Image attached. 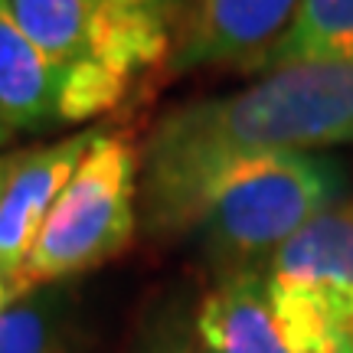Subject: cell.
I'll return each mask as SVG.
<instances>
[{
  "label": "cell",
  "instance_id": "obj_11",
  "mask_svg": "<svg viewBox=\"0 0 353 353\" xmlns=\"http://www.w3.org/2000/svg\"><path fill=\"white\" fill-rule=\"evenodd\" d=\"M0 353H72L69 327L52 298H17L0 311Z\"/></svg>",
  "mask_w": 353,
  "mask_h": 353
},
{
  "label": "cell",
  "instance_id": "obj_6",
  "mask_svg": "<svg viewBox=\"0 0 353 353\" xmlns=\"http://www.w3.org/2000/svg\"><path fill=\"white\" fill-rule=\"evenodd\" d=\"M301 0H190L170 65L176 72L226 63H259L291 30Z\"/></svg>",
  "mask_w": 353,
  "mask_h": 353
},
{
  "label": "cell",
  "instance_id": "obj_7",
  "mask_svg": "<svg viewBox=\"0 0 353 353\" xmlns=\"http://www.w3.org/2000/svg\"><path fill=\"white\" fill-rule=\"evenodd\" d=\"M95 138L99 131H79L50 148L17 157V167L0 193V272L7 285L26 262L50 210L56 206L59 193L72 180Z\"/></svg>",
  "mask_w": 353,
  "mask_h": 353
},
{
  "label": "cell",
  "instance_id": "obj_14",
  "mask_svg": "<svg viewBox=\"0 0 353 353\" xmlns=\"http://www.w3.org/2000/svg\"><path fill=\"white\" fill-rule=\"evenodd\" d=\"M13 138V131L10 128H7V121H3V118H0V148H3V144H7V141Z\"/></svg>",
  "mask_w": 353,
  "mask_h": 353
},
{
  "label": "cell",
  "instance_id": "obj_5",
  "mask_svg": "<svg viewBox=\"0 0 353 353\" xmlns=\"http://www.w3.org/2000/svg\"><path fill=\"white\" fill-rule=\"evenodd\" d=\"M265 294L291 353H353V203L317 216L268 259Z\"/></svg>",
  "mask_w": 353,
  "mask_h": 353
},
{
  "label": "cell",
  "instance_id": "obj_2",
  "mask_svg": "<svg viewBox=\"0 0 353 353\" xmlns=\"http://www.w3.org/2000/svg\"><path fill=\"white\" fill-rule=\"evenodd\" d=\"M59 76V121L112 112L134 79L170 56L183 0H10Z\"/></svg>",
  "mask_w": 353,
  "mask_h": 353
},
{
  "label": "cell",
  "instance_id": "obj_12",
  "mask_svg": "<svg viewBox=\"0 0 353 353\" xmlns=\"http://www.w3.org/2000/svg\"><path fill=\"white\" fill-rule=\"evenodd\" d=\"M17 157H20V154H0V193H3L7 180H10V174H13V167H17Z\"/></svg>",
  "mask_w": 353,
  "mask_h": 353
},
{
  "label": "cell",
  "instance_id": "obj_15",
  "mask_svg": "<svg viewBox=\"0 0 353 353\" xmlns=\"http://www.w3.org/2000/svg\"><path fill=\"white\" fill-rule=\"evenodd\" d=\"M164 353H200V350H193V347H187V343H174V347L164 350Z\"/></svg>",
  "mask_w": 353,
  "mask_h": 353
},
{
  "label": "cell",
  "instance_id": "obj_3",
  "mask_svg": "<svg viewBox=\"0 0 353 353\" xmlns=\"http://www.w3.org/2000/svg\"><path fill=\"white\" fill-rule=\"evenodd\" d=\"M343 164L317 151L249 154L226 164L193 203L190 226L226 268L272 259L317 216L341 206Z\"/></svg>",
  "mask_w": 353,
  "mask_h": 353
},
{
  "label": "cell",
  "instance_id": "obj_4",
  "mask_svg": "<svg viewBox=\"0 0 353 353\" xmlns=\"http://www.w3.org/2000/svg\"><path fill=\"white\" fill-rule=\"evenodd\" d=\"M138 148L128 134H101L59 193L7 298H26L59 278L82 275L128 249L138 226Z\"/></svg>",
  "mask_w": 353,
  "mask_h": 353
},
{
  "label": "cell",
  "instance_id": "obj_10",
  "mask_svg": "<svg viewBox=\"0 0 353 353\" xmlns=\"http://www.w3.org/2000/svg\"><path fill=\"white\" fill-rule=\"evenodd\" d=\"M353 56V0H301L298 17L265 69Z\"/></svg>",
  "mask_w": 353,
  "mask_h": 353
},
{
  "label": "cell",
  "instance_id": "obj_1",
  "mask_svg": "<svg viewBox=\"0 0 353 353\" xmlns=\"http://www.w3.org/2000/svg\"><path fill=\"white\" fill-rule=\"evenodd\" d=\"M353 141V56L291 63L232 95L170 112L144 148L141 190L151 223L187 229L219 170L249 154L317 151Z\"/></svg>",
  "mask_w": 353,
  "mask_h": 353
},
{
  "label": "cell",
  "instance_id": "obj_9",
  "mask_svg": "<svg viewBox=\"0 0 353 353\" xmlns=\"http://www.w3.org/2000/svg\"><path fill=\"white\" fill-rule=\"evenodd\" d=\"M200 341L206 353H291L265 294V278L236 272L200 304Z\"/></svg>",
  "mask_w": 353,
  "mask_h": 353
},
{
  "label": "cell",
  "instance_id": "obj_8",
  "mask_svg": "<svg viewBox=\"0 0 353 353\" xmlns=\"http://www.w3.org/2000/svg\"><path fill=\"white\" fill-rule=\"evenodd\" d=\"M0 118L13 134L59 125V76L10 0H0Z\"/></svg>",
  "mask_w": 353,
  "mask_h": 353
},
{
  "label": "cell",
  "instance_id": "obj_13",
  "mask_svg": "<svg viewBox=\"0 0 353 353\" xmlns=\"http://www.w3.org/2000/svg\"><path fill=\"white\" fill-rule=\"evenodd\" d=\"M7 301H10V298H7V278H3V272H0V311L7 307Z\"/></svg>",
  "mask_w": 353,
  "mask_h": 353
}]
</instances>
